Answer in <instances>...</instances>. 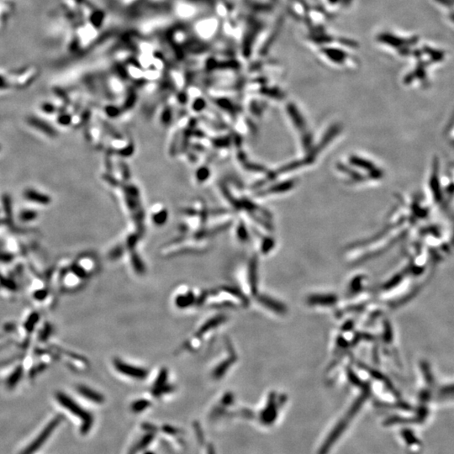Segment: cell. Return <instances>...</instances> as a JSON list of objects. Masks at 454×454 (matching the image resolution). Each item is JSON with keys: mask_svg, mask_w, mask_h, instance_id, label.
<instances>
[{"mask_svg": "<svg viewBox=\"0 0 454 454\" xmlns=\"http://www.w3.org/2000/svg\"><path fill=\"white\" fill-rule=\"evenodd\" d=\"M194 301V295L192 294H187V295H182V297L177 299V304L181 307L188 306L193 303Z\"/></svg>", "mask_w": 454, "mask_h": 454, "instance_id": "7", "label": "cell"}, {"mask_svg": "<svg viewBox=\"0 0 454 454\" xmlns=\"http://www.w3.org/2000/svg\"><path fill=\"white\" fill-rule=\"evenodd\" d=\"M57 400L59 401L60 403L63 406L70 410L74 415L78 416V418L83 421V427L81 429L82 433L85 434L89 432V429L91 428L93 422H94L93 416L89 412H87L83 409H82L78 404H76L73 400H71L67 395L60 393L57 395Z\"/></svg>", "mask_w": 454, "mask_h": 454, "instance_id": "1", "label": "cell"}, {"mask_svg": "<svg viewBox=\"0 0 454 454\" xmlns=\"http://www.w3.org/2000/svg\"><path fill=\"white\" fill-rule=\"evenodd\" d=\"M62 416H57L56 418L52 420V421L48 424V426H47V427L44 428V430H42V433L40 434V435L36 437V439L35 440V441H33L28 448L25 449V451L23 452V454H35V453L38 450L39 448H41V447L44 444L45 442L49 438V436L53 432V430L57 428V426L59 425L60 422H62Z\"/></svg>", "mask_w": 454, "mask_h": 454, "instance_id": "2", "label": "cell"}, {"mask_svg": "<svg viewBox=\"0 0 454 454\" xmlns=\"http://www.w3.org/2000/svg\"><path fill=\"white\" fill-rule=\"evenodd\" d=\"M150 403L148 401L141 400V401H136L132 404V410L134 412H141L149 406Z\"/></svg>", "mask_w": 454, "mask_h": 454, "instance_id": "8", "label": "cell"}, {"mask_svg": "<svg viewBox=\"0 0 454 454\" xmlns=\"http://www.w3.org/2000/svg\"><path fill=\"white\" fill-rule=\"evenodd\" d=\"M17 0H0V30L6 28L12 18Z\"/></svg>", "mask_w": 454, "mask_h": 454, "instance_id": "4", "label": "cell"}, {"mask_svg": "<svg viewBox=\"0 0 454 454\" xmlns=\"http://www.w3.org/2000/svg\"><path fill=\"white\" fill-rule=\"evenodd\" d=\"M78 392L81 395H83L86 399H88V400L93 401V402H95V403L101 404L103 401V395H101V394H99L96 391H94L93 389H89L88 387H78Z\"/></svg>", "mask_w": 454, "mask_h": 454, "instance_id": "5", "label": "cell"}, {"mask_svg": "<svg viewBox=\"0 0 454 454\" xmlns=\"http://www.w3.org/2000/svg\"><path fill=\"white\" fill-rule=\"evenodd\" d=\"M26 197L30 199L33 201H38L37 203H49V199L47 196L40 195L38 193L34 191H30L26 193Z\"/></svg>", "mask_w": 454, "mask_h": 454, "instance_id": "6", "label": "cell"}, {"mask_svg": "<svg viewBox=\"0 0 454 454\" xmlns=\"http://www.w3.org/2000/svg\"><path fill=\"white\" fill-rule=\"evenodd\" d=\"M154 454L153 453H151V452H148V453H146V454Z\"/></svg>", "mask_w": 454, "mask_h": 454, "instance_id": "9", "label": "cell"}, {"mask_svg": "<svg viewBox=\"0 0 454 454\" xmlns=\"http://www.w3.org/2000/svg\"><path fill=\"white\" fill-rule=\"evenodd\" d=\"M114 365H115V369H117V371L120 372L121 374L135 378V379L142 380V379H144L148 375V372L146 371V369L125 363L121 360L115 359L114 361Z\"/></svg>", "mask_w": 454, "mask_h": 454, "instance_id": "3", "label": "cell"}]
</instances>
